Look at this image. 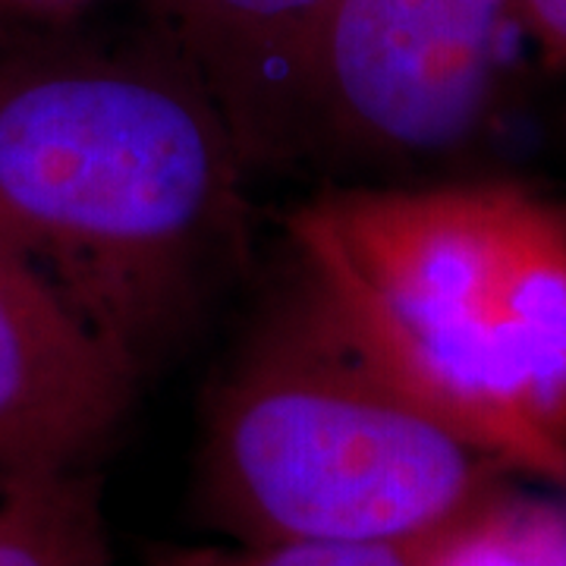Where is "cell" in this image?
Listing matches in <instances>:
<instances>
[{
	"label": "cell",
	"mask_w": 566,
	"mask_h": 566,
	"mask_svg": "<svg viewBox=\"0 0 566 566\" xmlns=\"http://www.w3.org/2000/svg\"><path fill=\"white\" fill-rule=\"evenodd\" d=\"M516 25L542 44L547 61L566 70V0H510Z\"/></svg>",
	"instance_id": "10"
},
{
	"label": "cell",
	"mask_w": 566,
	"mask_h": 566,
	"mask_svg": "<svg viewBox=\"0 0 566 566\" xmlns=\"http://www.w3.org/2000/svg\"><path fill=\"white\" fill-rule=\"evenodd\" d=\"M497 469L390 385L305 290L218 387L199 482L230 542L424 545L494 497Z\"/></svg>",
	"instance_id": "3"
},
{
	"label": "cell",
	"mask_w": 566,
	"mask_h": 566,
	"mask_svg": "<svg viewBox=\"0 0 566 566\" xmlns=\"http://www.w3.org/2000/svg\"><path fill=\"white\" fill-rule=\"evenodd\" d=\"M148 566H424L422 545H344V542H277V545L155 547Z\"/></svg>",
	"instance_id": "9"
},
{
	"label": "cell",
	"mask_w": 566,
	"mask_h": 566,
	"mask_svg": "<svg viewBox=\"0 0 566 566\" xmlns=\"http://www.w3.org/2000/svg\"><path fill=\"white\" fill-rule=\"evenodd\" d=\"M136 378L0 233V472L80 469L123 422Z\"/></svg>",
	"instance_id": "5"
},
{
	"label": "cell",
	"mask_w": 566,
	"mask_h": 566,
	"mask_svg": "<svg viewBox=\"0 0 566 566\" xmlns=\"http://www.w3.org/2000/svg\"><path fill=\"white\" fill-rule=\"evenodd\" d=\"M334 0H158L164 41L218 104L245 164L296 158L312 57Z\"/></svg>",
	"instance_id": "6"
},
{
	"label": "cell",
	"mask_w": 566,
	"mask_h": 566,
	"mask_svg": "<svg viewBox=\"0 0 566 566\" xmlns=\"http://www.w3.org/2000/svg\"><path fill=\"white\" fill-rule=\"evenodd\" d=\"M422 557L424 566H566V510L494 494L424 542Z\"/></svg>",
	"instance_id": "8"
},
{
	"label": "cell",
	"mask_w": 566,
	"mask_h": 566,
	"mask_svg": "<svg viewBox=\"0 0 566 566\" xmlns=\"http://www.w3.org/2000/svg\"><path fill=\"white\" fill-rule=\"evenodd\" d=\"M510 0H334L300 111V155L400 164L472 139L501 92Z\"/></svg>",
	"instance_id": "4"
},
{
	"label": "cell",
	"mask_w": 566,
	"mask_h": 566,
	"mask_svg": "<svg viewBox=\"0 0 566 566\" xmlns=\"http://www.w3.org/2000/svg\"><path fill=\"white\" fill-rule=\"evenodd\" d=\"M286 233L390 385L501 469L566 485V202L506 180L346 186Z\"/></svg>",
	"instance_id": "2"
},
{
	"label": "cell",
	"mask_w": 566,
	"mask_h": 566,
	"mask_svg": "<svg viewBox=\"0 0 566 566\" xmlns=\"http://www.w3.org/2000/svg\"><path fill=\"white\" fill-rule=\"evenodd\" d=\"M243 155L161 39L0 63V233L142 375L243 249Z\"/></svg>",
	"instance_id": "1"
},
{
	"label": "cell",
	"mask_w": 566,
	"mask_h": 566,
	"mask_svg": "<svg viewBox=\"0 0 566 566\" xmlns=\"http://www.w3.org/2000/svg\"><path fill=\"white\" fill-rule=\"evenodd\" d=\"M0 566H111L102 479L82 465L0 472Z\"/></svg>",
	"instance_id": "7"
}]
</instances>
